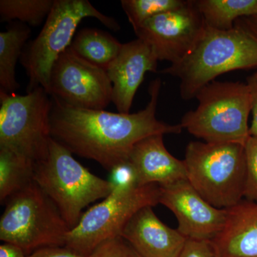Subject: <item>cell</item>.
<instances>
[{
    "label": "cell",
    "mask_w": 257,
    "mask_h": 257,
    "mask_svg": "<svg viewBox=\"0 0 257 257\" xmlns=\"http://www.w3.org/2000/svg\"><path fill=\"white\" fill-rule=\"evenodd\" d=\"M162 86L160 78L150 83V100L136 113H114L74 107L52 97V138L74 155L95 161L111 172L127 162L133 147L155 135H179L180 124H170L157 119Z\"/></svg>",
    "instance_id": "obj_1"
},
{
    "label": "cell",
    "mask_w": 257,
    "mask_h": 257,
    "mask_svg": "<svg viewBox=\"0 0 257 257\" xmlns=\"http://www.w3.org/2000/svg\"><path fill=\"white\" fill-rule=\"evenodd\" d=\"M256 67L257 32L246 18H241L226 31L206 25L192 52L160 73L179 79L181 97L189 101L221 74Z\"/></svg>",
    "instance_id": "obj_2"
},
{
    "label": "cell",
    "mask_w": 257,
    "mask_h": 257,
    "mask_svg": "<svg viewBox=\"0 0 257 257\" xmlns=\"http://www.w3.org/2000/svg\"><path fill=\"white\" fill-rule=\"evenodd\" d=\"M197 107L182 116L180 125L205 143L245 145L249 138L251 98L246 82L213 81L195 96Z\"/></svg>",
    "instance_id": "obj_3"
},
{
    "label": "cell",
    "mask_w": 257,
    "mask_h": 257,
    "mask_svg": "<svg viewBox=\"0 0 257 257\" xmlns=\"http://www.w3.org/2000/svg\"><path fill=\"white\" fill-rule=\"evenodd\" d=\"M34 181L53 201L70 229L79 222L84 208L105 199L113 188L109 180L89 172L52 138L47 156L35 165Z\"/></svg>",
    "instance_id": "obj_4"
},
{
    "label": "cell",
    "mask_w": 257,
    "mask_h": 257,
    "mask_svg": "<svg viewBox=\"0 0 257 257\" xmlns=\"http://www.w3.org/2000/svg\"><path fill=\"white\" fill-rule=\"evenodd\" d=\"M184 161L189 182L211 205L229 209L243 199L244 145L191 142L186 147Z\"/></svg>",
    "instance_id": "obj_5"
},
{
    "label": "cell",
    "mask_w": 257,
    "mask_h": 257,
    "mask_svg": "<svg viewBox=\"0 0 257 257\" xmlns=\"http://www.w3.org/2000/svg\"><path fill=\"white\" fill-rule=\"evenodd\" d=\"M0 219V239L25 254L45 247L64 246L70 228L58 208L34 181L7 201Z\"/></svg>",
    "instance_id": "obj_6"
},
{
    "label": "cell",
    "mask_w": 257,
    "mask_h": 257,
    "mask_svg": "<svg viewBox=\"0 0 257 257\" xmlns=\"http://www.w3.org/2000/svg\"><path fill=\"white\" fill-rule=\"evenodd\" d=\"M86 18H95L113 31L120 30L115 19L98 11L87 0H55L41 32L23 53L28 92L39 87L47 92L54 64L70 47L77 27Z\"/></svg>",
    "instance_id": "obj_7"
},
{
    "label": "cell",
    "mask_w": 257,
    "mask_h": 257,
    "mask_svg": "<svg viewBox=\"0 0 257 257\" xmlns=\"http://www.w3.org/2000/svg\"><path fill=\"white\" fill-rule=\"evenodd\" d=\"M43 87L25 95L0 92V148L35 162L48 153L53 101Z\"/></svg>",
    "instance_id": "obj_8"
},
{
    "label": "cell",
    "mask_w": 257,
    "mask_h": 257,
    "mask_svg": "<svg viewBox=\"0 0 257 257\" xmlns=\"http://www.w3.org/2000/svg\"><path fill=\"white\" fill-rule=\"evenodd\" d=\"M160 204V186L148 184L128 191H111L100 203L83 213L66 235L64 247L89 256L101 243L121 236L125 226L142 208Z\"/></svg>",
    "instance_id": "obj_9"
},
{
    "label": "cell",
    "mask_w": 257,
    "mask_h": 257,
    "mask_svg": "<svg viewBox=\"0 0 257 257\" xmlns=\"http://www.w3.org/2000/svg\"><path fill=\"white\" fill-rule=\"evenodd\" d=\"M47 92L82 109L104 110L112 102V84L105 69L79 57L70 47L54 64Z\"/></svg>",
    "instance_id": "obj_10"
},
{
    "label": "cell",
    "mask_w": 257,
    "mask_h": 257,
    "mask_svg": "<svg viewBox=\"0 0 257 257\" xmlns=\"http://www.w3.org/2000/svg\"><path fill=\"white\" fill-rule=\"evenodd\" d=\"M205 28L196 0H187L180 8L147 20L135 33L152 47L159 61L174 64L192 52Z\"/></svg>",
    "instance_id": "obj_11"
},
{
    "label": "cell",
    "mask_w": 257,
    "mask_h": 257,
    "mask_svg": "<svg viewBox=\"0 0 257 257\" xmlns=\"http://www.w3.org/2000/svg\"><path fill=\"white\" fill-rule=\"evenodd\" d=\"M160 204L174 213L177 229L187 239L213 240L224 227L226 209L209 204L188 179L160 186Z\"/></svg>",
    "instance_id": "obj_12"
},
{
    "label": "cell",
    "mask_w": 257,
    "mask_h": 257,
    "mask_svg": "<svg viewBox=\"0 0 257 257\" xmlns=\"http://www.w3.org/2000/svg\"><path fill=\"white\" fill-rule=\"evenodd\" d=\"M151 47L140 39L123 44L119 55L106 69L112 84V102L118 112L130 113L134 98L147 72H157Z\"/></svg>",
    "instance_id": "obj_13"
},
{
    "label": "cell",
    "mask_w": 257,
    "mask_h": 257,
    "mask_svg": "<svg viewBox=\"0 0 257 257\" xmlns=\"http://www.w3.org/2000/svg\"><path fill=\"white\" fill-rule=\"evenodd\" d=\"M121 236L143 257H177L187 240L162 222L150 206L134 214Z\"/></svg>",
    "instance_id": "obj_14"
},
{
    "label": "cell",
    "mask_w": 257,
    "mask_h": 257,
    "mask_svg": "<svg viewBox=\"0 0 257 257\" xmlns=\"http://www.w3.org/2000/svg\"><path fill=\"white\" fill-rule=\"evenodd\" d=\"M128 161L136 171L139 186H165L187 179L184 161L176 158L167 150L164 135H152L139 142Z\"/></svg>",
    "instance_id": "obj_15"
},
{
    "label": "cell",
    "mask_w": 257,
    "mask_h": 257,
    "mask_svg": "<svg viewBox=\"0 0 257 257\" xmlns=\"http://www.w3.org/2000/svg\"><path fill=\"white\" fill-rule=\"evenodd\" d=\"M226 209L224 227L212 240L220 257H257V203L242 199Z\"/></svg>",
    "instance_id": "obj_16"
},
{
    "label": "cell",
    "mask_w": 257,
    "mask_h": 257,
    "mask_svg": "<svg viewBox=\"0 0 257 257\" xmlns=\"http://www.w3.org/2000/svg\"><path fill=\"white\" fill-rule=\"evenodd\" d=\"M30 33L28 26L19 23L0 32V92L12 94L20 87L16 65Z\"/></svg>",
    "instance_id": "obj_17"
},
{
    "label": "cell",
    "mask_w": 257,
    "mask_h": 257,
    "mask_svg": "<svg viewBox=\"0 0 257 257\" xmlns=\"http://www.w3.org/2000/svg\"><path fill=\"white\" fill-rule=\"evenodd\" d=\"M122 45L107 32L84 28L74 36L70 47L79 57L106 70L119 55Z\"/></svg>",
    "instance_id": "obj_18"
},
{
    "label": "cell",
    "mask_w": 257,
    "mask_h": 257,
    "mask_svg": "<svg viewBox=\"0 0 257 257\" xmlns=\"http://www.w3.org/2000/svg\"><path fill=\"white\" fill-rule=\"evenodd\" d=\"M206 25L214 30H231L241 18L257 14V0H196Z\"/></svg>",
    "instance_id": "obj_19"
},
{
    "label": "cell",
    "mask_w": 257,
    "mask_h": 257,
    "mask_svg": "<svg viewBox=\"0 0 257 257\" xmlns=\"http://www.w3.org/2000/svg\"><path fill=\"white\" fill-rule=\"evenodd\" d=\"M34 162L6 148H0V202L3 204L34 182Z\"/></svg>",
    "instance_id": "obj_20"
},
{
    "label": "cell",
    "mask_w": 257,
    "mask_h": 257,
    "mask_svg": "<svg viewBox=\"0 0 257 257\" xmlns=\"http://www.w3.org/2000/svg\"><path fill=\"white\" fill-rule=\"evenodd\" d=\"M55 0H1L0 17L2 21L20 20L31 26L41 25L46 20Z\"/></svg>",
    "instance_id": "obj_21"
},
{
    "label": "cell",
    "mask_w": 257,
    "mask_h": 257,
    "mask_svg": "<svg viewBox=\"0 0 257 257\" xmlns=\"http://www.w3.org/2000/svg\"><path fill=\"white\" fill-rule=\"evenodd\" d=\"M186 0H121V5L136 32L144 23L157 15L183 6Z\"/></svg>",
    "instance_id": "obj_22"
},
{
    "label": "cell",
    "mask_w": 257,
    "mask_h": 257,
    "mask_svg": "<svg viewBox=\"0 0 257 257\" xmlns=\"http://www.w3.org/2000/svg\"><path fill=\"white\" fill-rule=\"evenodd\" d=\"M244 148L246 176L243 199L257 203V138L250 136Z\"/></svg>",
    "instance_id": "obj_23"
},
{
    "label": "cell",
    "mask_w": 257,
    "mask_h": 257,
    "mask_svg": "<svg viewBox=\"0 0 257 257\" xmlns=\"http://www.w3.org/2000/svg\"><path fill=\"white\" fill-rule=\"evenodd\" d=\"M89 257H143L122 236L101 243Z\"/></svg>",
    "instance_id": "obj_24"
},
{
    "label": "cell",
    "mask_w": 257,
    "mask_h": 257,
    "mask_svg": "<svg viewBox=\"0 0 257 257\" xmlns=\"http://www.w3.org/2000/svg\"><path fill=\"white\" fill-rule=\"evenodd\" d=\"M110 173L109 181L112 184V191H128L140 187L136 171L128 160L116 166Z\"/></svg>",
    "instance_id": "obj_25"
},
{
    "label": "cell",
    "mask_w": 257,
    "mask_h": 257,
    "mask_svg": "<svg viewBox=\"0 0 257 257\" xmlns=\"http://www.w3.org/2000/svg\"><path fill=\"white\" fill-rule=\"evenodd\" d=\"M177 257H220L212 240L187 239Z\"/></svg>",
    "instance_id": "obj_26"
},
{
    "label": "cell",
    "mask_w": 257,
    "mask_h": 257,
    "mask_svg": "<svg viewBox=\"0 0 257 257\" xmlns=\"http://www.w3.org/2000/svg\"><path fill=\"white\" fill-rule=\"evenodd\" d=\"M246 84L249 89L251 98V119L249 126L250 136L257 138V72L246 78Z\"/></svg>",
    "instance_id": "obj_27"
},
{
    "label": "cell",
    "mask_w": 257,
    "mask_h": 257,
    "mask_svg": "<svg viewBox=\"0 0 257 257\" xmlns=\"http://www.w3.org/2000/svg\"><path fill=\"white\" fill-rule=\"evenodd\" d=\"M26 257H89L74 252L64 246L45 247L36 250Z\"/></svg>",
    "instance_id": "obj_28"
},
{
    "label": "cell",
    "mask_w": 257,
    "mask_h": 257,
    "mask_svg": "<svg viewBox=\"0 0 257 257\" xmlns=\"http://www.w3.org/2000/svg\"><path fill=\"white\" fill-rule=\"evenodd\" d=\"M23 249L11 244L3 243L0 246V257H26Z\"/></svg>",
    "instance_id": "obj_29"
},
{
    "label": "cell",
    "mask_w": 257,
    "mask_h": 257,
    "mask_svg": "<svg viewBox=\"0 0 257 257\" xmlns=\"http://www.w3.org/2000/svg\"><path fill=\"white\" fill-rule=\"evenodd\" d=\"M248 20L250 25L254 28V30L257 32V14L253 15V16L249 17V18H245Z\"/></svg>",
    "instance_id": "obj_30"
}]
</instances>
